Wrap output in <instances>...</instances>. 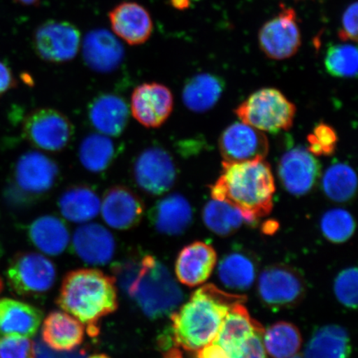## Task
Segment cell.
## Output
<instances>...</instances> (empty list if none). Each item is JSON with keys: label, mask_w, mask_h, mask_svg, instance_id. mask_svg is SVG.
Instances as JSON below:
<instances>
[{"label": "cell", "mask_w": 358, "mask_h": 358, "mask_svg": "<svg viewBox=\"0 0 358 358\" xmlns=\"http://www.w3.org/2000/svg\"><path fill=\"white\" fill-rule=\"evenodd\" d=\"M246 301L244 295L224 292L214 285L196 290L189 301L171 315V334L176 345L198 352L212 343L228 312Z\"/></svg>", "instance_id": "cell-1"}, {"label": "cell", "mask_w": 358, "mask_h": 358, "mask_svg": "<svg viewBox=\"0 0 358 358\" xmlns=\"http://www.w3.org/2000/svg\"><path fill=\"white\" fill-rule=\"evenodd\" d=\"M213 199L238 208L245 222L253 223L272 211L275 192L274 176L265 160L222 162V173L210 187Z\"/></svg>", "instance_id": "cell-2"}, {"label": "cell", "mask_w": 358, "mask_h": 358, "mask_svg": "<svg viewBox=\"0 0 358 358\" xmlns=\"http://www.w3.org/2000/svg\"><path fill=\"white\" fill-rule=\"evenodd\" d=\"M114 277L96 268H78L62 280L57 303L87 327L92 338L99 334V322L118 308Z\"/></svg>", "instance_id": "cell-3"}, {"label": "cell", "mask_w": 358, "mask_h": 358, "mask_svg": "<svg viewBox=\"0 0 358 358\" xmlns=\"http://www.w3.org/2000/svg\"><path fill=\"white\" fill-rule=\"evenodd\" d=\"M128 294L152 320L169 315L183 299L180 288L168 268L152 255H147L144 271Z\"/></svg>", "instance_id": "cell-4"}, {"label": "cell", "mask_w": 358, "mask_h": 358, "mask_svg": "<svg viewBox=\"0 0 358 358\" xmlns=\"http://www.w3.org/2000/svg\"><path fill=\"white\" fill-rule=\"evenodd\" d=\"M296 107L275 88L254 92L235 110L241 122L262 132L289 131L293 127Z\"/></svg>", "instance_id": "cell-5"}, {"label": "cell", "mask_w": 358, "mask_h": 358, "mask_svg": "<svg viewBox=\"0 0 358 358\" xmlns=\"http://www.w3.org/2000/svg\"><path fill=\"white\" fill-rule=\"evenodd\" d=\"M8 283L20 296H36L48 292L55 285V264L42 254L24 252L12 259L7 270Z\"/></svg>", "instance_id": "cell-6"}, {"label": "cell", "mask_w": 358, "mask_h": 358, "mask_svg": "<svg viewBox=\"0 0 358 358\" xmlns=\"http://www.w3.org/2000/svg\"><path fill=\"white\" fill-rule=\"evenodd\" d=\"M22 132L26 140L38 149L59 152L73 140L74 127L62 112L52 108H39L27 115Z\"/></svg>", "instance_id": "cell-7"}, {"label": "cell", "mask_w": 358, "mask_h": 358, "mask_svg": "<svg viewBox=\"0 0 358 358\" xmlns=\"http://www.w3.org/2000/svg\"><path fill=\"white\" fill-rule=\"evenodd\" d=\"M133 176L142 191L159 196L172 189L177 179V169L168 151L161 147H149L134 161Z\"/></svg>", "instance_id": "cell-8"}, {"label": "cell", "mask_w": 358, "mask_h": 358, "mask_svg": "<svg viewBox=\"0 0 358 358\" xmlns=\"http://www.w3.org/2000/svg\"><path fill=\"white\" fill-rule=\"evenodd\" d=\"M80 44V31L71 22L51 20L36 29L34 48L43 60L62 64L78 55Z\"/></svg>", "instance_id": "cell-9"}, {"label": "cell", "mask_w": 358, "mask_h": 358, "mask_svg": "<svg viewBox=\"0 0 358 358\" xmlns=\"http://www.w3.org/2000/svg\"><path fill=\"white\" fill-rule=\"evenodd\" d=\"M259 43L263 52L273 60L287 59L298 52L301 34L293 8H285L278 16L263 25Z\"/></svg>", "instance_id": "cell-10"}, {"label": "cell", "mask_w": 358, "mask_h": 358, "mask_svg": "<svg viewBox=\"0 0 358 358\" xmlns=\"http://www.w3.org/2000/svg\"><path fill=\"white\" fill-rule=\"evenodd\" d=\"M321 173L320 161L301 146L286 152L278 164L281 185L289 194L294 196L308 194L320 180Z\"/></svg>", "instance_id": "cell-11"}, {"label": "cell", "mask_w": 358, "mask_h": 358, "mask_svg": "<svg viewBox=\"0 0 358 358\" xmlns=\"http://www.w3.org/2000/svg\"><path fill=\"white\" fill-rule=\"evenodd\" d=\"M219 150L224 162L263 160L268 153L265 134L243 122L228 127L219 138Z\"/></svg>", "instance_id": "cell-12"}, {"label": "cell", "mask_w": 358, "mask_h": 358, "mask_svg": "<svg viewBox=\"0 0 358 358\" xmlns=\"http://www.w3.org/2000/svg\"><path fill=\"white\" fill-rule=\"evenodd\" d=\"M259 297L266 306L275 308L294 306L303 297L306 289L299 273L285 266H273L259 275Z\"/></svg>", "instance_id": "cell-13"}, {"label": "cell", "mask_w": 358, "mask_h": 358, "mask_svg": "<svg viewBox=\"0 0 358 358\" xmlns=\"http://www.w3.org/2000/svg\"><path fill=\"white\" fill-rule=\"evenodd\" d=\"M173 96L170 90L158 83L140 85L131 98V110L134 118L146 128H159L171 115Z\"/></svg>", "instance_id": "cell-14"}, {"label": "cell", "mask_w": 358, "mask_h": 358, "mask_svg": "<svg viewBox=\"0 0 358 358\" xmlns=\"http://www.w3.org/2000/svg\"><path fill=\"white\" fill-rule=\"evenodd\" d=\"M59 169L55 161L40 152L22 155L13 169V178L20 190L31 195L46 194L55 186Z\"/></svg>", "instance_id": "cell-15"}, {"label": "cell", "mask_w": 358, "mask_h": 358, "mask_svg": "<svg viewBox=\"0 0 358 358\" xmlns=\"http://www.w3.org/2000/svg\"><path fill=\"white\" fill-rule=\"evenodd\" d=\"M145 203L133 190L114 186L105 192L101 201L103 220L114 229L129 230L140 224L145 214Z\"/></svg>", "instance_id": "cell-16"}, {"label": "cell", "mask_w": 358, "mask_h": 358, "mask_svg": "<svg viewBox=\"0 0 358 358\" xmlns=\"http://www.w3.org/2000/svg\"><path fill=\"white\" fill-rule=\"evenodd\" d=\"M112 30L129 45H141L149 40L154 25L149 11L136 2H123L109 13Z\"/></svg>", "instance_id": "cell-17"}, {"label": "cell", "mask_w": 358, "mask_h": 358, "mask_svg": "<svg viewBox=\"0 0 358 358\" xmlns=\"http://www.w3.org/2000/svg\"><path fill=\"white\" fill-rule=\"evenodd\" d=\"M73 249L84 262L92 266L109 263L115 250L113 235L105 227L97 223H88L75 231Z\"/></svg>", "instance_id": "cell-18"}, {"label": "cell", "mask_w": 358, "mask_h": 358, "mask_svg": "<svg viewBox=\"0 0 358 358\" xmlns=\"http://www.w3.org/2000/svg\"><path fill=\"white\" fill-rule=\"evenodd\" d=\"M217 262V254L211 245L196 241L185 246L176 264L177 278L189 287L203 284L209 278Z\"/></svg>", "instance_id": "cell-19"}, {"label": "cell", "mask_w": 358, "mask_h": 358, "mask_svg": "<svg viewBox=\"0 0 358 358\" xmlns=\"http://www.w3.org/2000/svg\"><path fill=\"white\" fill-rule=\"evenodd\" d=\"M88 118L92 127L106 136H120L129 119L127 103L115 94H101L89 105Z\"/></svg>", "instance_id": "cell-20"}, {"label": "cell", "mask_w": 358, "mask_h": 358, "mask_svg": "<svg viewBox=\"0 0 358 358\" xmlns=\"http://www.w3.org/2000/svg\"><path fill=\"white\" fill-rule=\"evenodd\" d=\"M83 55L90 69L97 73L113 71L122 64L124 48L113 34L105 29L90 32L84 39Z\"/></svg>", "instance_id": "cell-21"}, {"label": "cell", "mask_w": 358, "mask_h": 358, "mask_svg": "<svg viewBox=\"0 0 358 358\" xmlns=\"http://www.w3.org/2000/svg\"><path fill=\"white\" fill-rule=\"evenodd\" d=\"M86 328L82 322L62 311H53L44 320L42 340L55 351L71 352L83 343Z\"/></svg>", "instance_id": "cell-22"}, {"label": "cell", "mask_w": 358, "mask_h": 358, "mask_svg": "<svg viewBox=\"0 0 358 358\" xmlns=\"http://www.w3.org/2000/svg\"><path fill=\"white\" fill-rule=\"evenodd\" d=\"M43 312L31 304L3 299L0 301V339L8 336L31 338L38 332Z\"/></svg>", "instance_id": "cell-23"}, {"label": "cell", "mask_w": 358, "mask_h": 358, "mask_svg": "<svg viewBox=\"0 0 358 358\" xmlns=\"http://www.w3.org/2000/svg\"><path fill=\"white\" fill-rule=\"evenodd\" d=\"M192 209L181 194L165 196L150 210V221L156 231L169 236L180 235L192 222Z\"/></svg>", "instance_id": "cell-24"}, {"label": "cell", "mask_w": 358, "mask_h": 358, "mask_svg": "<svg viewBox=\"0 0 358 358\" xmlns=\"http://www.w3.org/2000/svg\"><path fill=\"white\" fill-rule=\"evenodd\" d=\"M225 83L219 76L211 73L195 75L187 80L182 89V101L187 109L203 113L211 110L220 99Z\"/></svg>", "instance_id": "cell-25"}, {"label": "cell", "mask_w": 358, "mask_h": 358, "mask_svg": "<svg viewBox=\"0 0 358 358\" xmlns=\"http://www.w3.org/2000/svg\"><path fill=\"white\" fill-rule=\"evenodd\" d=\"M263 329L257 321L250 317L243 303L236 304L228 312L213 343L221 347L229 355L250 336Z\"/></svg>", "instance_id": "cell-26"}, {"label": "cell", "mask_w": 358, "mask_h": 358, "mask_svg": "<svg viewBox=\"0 0 358 358\" xmlns=\"http://www.w3.org/2000/svg\"><path fill=\"white\" fill-rule=\"evenodd\" d=\"M29 237L40 252L48 256L64 252L70 241L64 222L52 215H45L31 223Z\"/></svg>", "instance_id": "cell-27"}, {"label": "cell", "mask_w": 358, "mask_h": 358, "mask_svg": "<svg viewBox=\"0 0 358 358\" xmlns=\"http://www.w3.org/2000/svg\"><path fill=\"white\" fill-rule=\"evenodd\" d=\"M60 212L66 220L84 223L92 220L101 210V200L96 192L86 185L66 189L58 201Z\"/></svg>", "instance_id": "cell-28"}, {"label": "cell", "mask_w": 358, "mask_h": 358, "mask_svg": "<svg viewBox=\"0 0 358 358\" xmlns=\"http://www.w3.org/2000/svg\"><path fill=\"white\" fill-rule=\"evenodd\" d=\"M350 338L339 325L322 327L313 334L306 349V358H348L351 355Z\"/></svg>", "instance_id": "cell-29"}, {"label": "cell", "mask_w": 358, "mask_h": 358, "mask_svg": "<svg viewBox=\"0 0 358 358\" xmlns=\"http://www.w3.org/2000/svg\"><path fill=\"white\" fill-rule=\"evenodd\" d=\"M115 154L114 142L101 133L89 134L79 148L80 164L92 173L106 171L113 163Z\"/></svg>", "instance_id": "cell-30"}, {"label": "cell", "mask_w": 358, "mask_h": 358, "mask_svg": "<svg viewBox=\"0 0 358 358\" xmlns=\"http://www.w3.org/2000/svg\"><path fill=\"white\" fill-rule=\"evenodd\" d=\"M264 347L273 358H289L296 355L301 347L299 329L287 322H279L264 331Z\"/></svg>", "instance_id": "cell-31"}, {"label": "cell", "mask_w": 358, "mask_h": 358, "mask_svg": "<svg viewBox=\"0 0 358 358\" xmlns=\"http://www.w3.org/2000/svg\"><path fill=\"white\" fill-rule=\"evenodd\" d=\"M205 225L217 235L234 234L245 222L243 213L226 201L213 199L205 205L203 211Z\"/></svg>", "instance_id": "cell-32"}, {"label": "cell", "mask_w": 358, "mask_h": 358, "mask_svg": "<svg viewBox=\"0 0 358 358\" xmlns=\"http://www.w3.org/2000/svg\"><path fill=\"white\" fill-rule=\"evenodd\" d=\"M218 275L227 287L245 290L256 278V268L250 258L241 253H231L224 257L218 267Z\"/></svg>", "instance_id": "cell-33"}, {"label": "cell", "mask_w": 358, "mask_h": 358, "mask_svg": "<svg viewBox=\"0 0 358 358\" xmlns=\"http://www.w3.org/2000/svg\"><path fill=\"white\" fill-rule=\"evenodd\" d=\"M355 170L346 164L332 165L326 170L322 187L328 198L337 203H345L355 196L357 191Z\"/></svg>", "instance_id": "cell-34"}, {"label": "cell", "mask_w": 358, "mask_h": 358, "mask_svg": "<svg viewBox=\"0 0 358 358\" xmlns=\"http://www.w3.org/2000/svg\"><path fill=\"white\" fill-rule=\"evenodd\" d=\"M358 52L355 45H332L327 50L324 65L333 77L353 78L357 75Z\"/></svg>", "instance_id": "cell-35"}, {"label": "cell", "mask_w": 358, "mask_h": 358, "mask_svg": "<svg viewBox=\"0 0 358 358\" xmlns=\"http://www.w3.org/2000/svg\"><path fill=\"white\" fill-rule=\"evenodd\" d=\"M355 227L356 223L350 213L342 208L331 209L321 218L322 234L334 243H343L350 239Z\"/></svg>", "instance_id": "cell-36"}, {"label": "cell", "mask_w": 358, "mask_h": 358, "mask_svg": "<svg viewBox=\"0 0 358 358\" xmlns=\"http://www.w3.org/2000/svg\"><path fill=\"white\" fill-rule=\"evenodd\" d=\"M338 134L334 129L325 123H320L308 136V150L315 156L333 155L338 143Z\"/></svg>", "instance_id": "cell-37"}, {"label": "cell", "mask_w": 358, "mask_h": 358, "mask_svg": "<svg viewBox=\"0 0 358 358\" xmlns=\"http://www.w3.org/2000/svg\"><path fill=\"white\" fill-rule=\"evenodd\" d=\"M334 293L338 301L348 308L357 306V271L350 267L340 272L334 281Z\"/></svg>", "instance_id": "cell-38"}, {"label": "cell", "mask_w": 358, "mask_h": 358, "mask_svg": "<svg viewBox=\"0 0 358 358\" xmlns=\"http://www.w3.org/2000/svg\"><path fill=\"white\" fill-rule=\"evenodd\" d=\"M147 255L141 257L125 259L115 264L112 272L115 280H118L120 287L129 294L141 275L145 266Z\"/></svg>", "instance_id": "cell-39"}, {"label": "cell", "mask_w": 358, "mask_h": 358, "mask_svg": "<svg viewBox=\"0 0 358 358\" xmlns=\"http://www.w3.org/2000/svg\"><path fill=\"white\" fill-rule=\"evenodd\" d=\"M0 358H34V344L21 336L0 339Z\"/></svg>", "instance_id": "cell-40"}, {"label": "cell", "mask_w": 358, "mask_h": 358, "mask_svg": "<svg viewBox=\"0 0 358 358\" xmlns=\"http://www.w3.org/2000/svg\"><path fill=\"white\" fill-rule=\"evenodd\" d=\"M264 331H257L250 336L228 356L230 358H267L263 343Z\"/></svg>", "instance_id": "cell-41"}, {"label": "cell", "mask_w": 358, "mask_h": 358, "mask_svg": "<svg viewBox=\"0 0 358 358\" xmlns=\"http://www.w3.org/2000/svg\"><path fill=\"white\" fill-rule=\"evenodd\" d=\"M357 2L349 6L342 17V28L338 31V37L343 41H357Z\"/></svg>", "instance_id": "cell-42"}, {"label": "cell", "mask_w": 358, "mask_h": 358, "mask_svg": "<svg viewBox=\"0 0 358 358\" xmlns=\"http://www.w3.org/2000/svg\"><path fill=\"white\" fill-rule=\"evenodd\" d=\"M34 344V358H87V352L84 349H75L71 352H58L48 347L42 339L36 340Z\"/></svg>", "instance_id": "cell-43"}, {"label": "cell", "mask_w": 358, "mask_h": 358, "mask_svg": "<svg viewBox=\"0 0 358 358\" xmlns=\"http://www.w3.org/2000/svg\"><path fill=\"white\" fill-rule=\"evenodd\" d=\"M17 80L10 67L0 61V96L16 87Z\"/></svg>", "instance_id": "cell-44"}, {"label": "cell", "mask_w": 358, "mask_h": 358, "mask_svg": "<svg viewBox=\"0 0 358 358\" xmlns=\"http://www.w3.org/2000/svg\"><path fill=\"white\" fill-rule=\"evenodd\" d=\"M196 358H230L221 347L213 343L198 351Z\"/></svg>", "instance_id": "cell-45"}, {"label": "cell", "mask_w": 358, "mask_h": 358, "mask_svg": "<svg viewBox=\"0 0 358 358\" xmlns=\"http://www.w3.org/2000/svg\"><path fill=\"white\" fill-rule=\"evenodd\" d=\"M172 6L179 10H185L191 7V0H170Z\"/></svg>", "instance_id": "cell-46"}, {"label": "cell", "mask_w": 358, "mask_h": 358, "mask_svg": "<svg viewBox=\"0 0 358 358\" xmlns=\"http://www.w3.org/2000/svg\"><path fill=\"white\" fill-rule=\"evenodd\" d=\"M15 1L22 4V6H33L38 4L40 0H15Z\"/></svg>", "instance_id": "cell-47"}, {"label": "cell", "mask_w": 358, "mask_h": 358, "mask_svg": "<svg viewBox=\"0 0 358 358\" xmlns=\"http://www.w3.org/2000/svg\"><path fill=\"white\" fill-rule=\"evenodd\" d=\"M88 358H110V357L106 355H93L92 357H89Z\"/></svg>", "instance_id": "cell-48"}, {"label": "cell", "mask_w": 358, "mask_h": 358, "mask_svg": "<svg viewBox=\"0 0 358 358\" xmlns=\"http://www.w3.org/2000/svg\"><path fill=\"white\" fill-rule=\"evenodd\" d=\"M3 289V283L1 279H0V293H1V291Z\"/></svg>", "instance_id": "cell-49"}, {"label": "cell", "mask_w": 358, "mask_h": 358, "mask_svg": "<svg viewBox=\"0 0 358 358\" xmlns=\"http://www.w3.org/2000/svg\"><path fill=\"white\" fill-rule=\"evenodd\" d=\"M289 358H301V357H290Z\"/></svg>", "instance_id": "cell-50"}]
</instances>
